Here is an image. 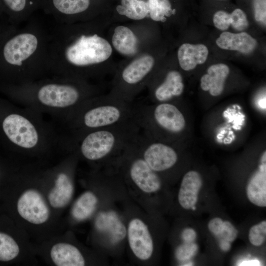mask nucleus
Instances as JSON below:
<instances>
[{
  "label": "nucleus",
  "mask_w": 266,
  "mask_h": 266,
  "mask_svg": "<svg viewBox=\"0 0 266 266\" xmlns=\"http://www.w3.org/2000/svg\"><path fill=\"white\" fill-rule=\"evenodd\" d=\"M96 18L73 24L54 22L49 29V75L91 82L110 69L107 62L113 49Z\"/></svg>",
  "instance_id": "nucleus-1"
},
{
  "label": "nucleus",
  "mask_w": 266,
  "mask_h": 266,
  "mask_svg": "<svg viewBox=\"0 0 266 266\" xmlns=\"http://www.w3.org/2000/svg\"><path fill=\"white\" fill-rule=\"evenodd\" d=\"M18 26L7 24L0 35V84H23L49 75V29L33 16Z\"/></svg>",
  "instance_id": "nucleus-2"
},
{
  "label": "nucleus",
  "mask_w": 266,
  "mask_h": 266,
  "mask_svg": "<svg viewBox=\"0 0 266 266\" xmlns=\"http://www.w3.org/2000/svg\"><path fill=\"white\" fill-rule=\"evenodd\" d=\"M0 93L15 103L49 115L54 121L100 95L99 88L91 82L54 75L20 84H0Z\"/></svg>",
  "instance_id": "nucleus-3"
},
{
  "label": "nucleus",
  "mask_w": 266,
  "mask_h": 266,
  "mask_svg": "<svg viewBox=\"0 0 266 266\" xmlns=\"http://www.w3.org/2000/svg\"><path fill=\"white\" fill-rule=\"evenodd\" d=\"M0 146L12 153L39 156L61 150L60 134L41 113L0 97Z\"/></svg>",
  "instance_id": "nucleus-4"
},
{
  "label": "nucleus",
  "mask_w": 266,
  "mask_h": 266,
  "mask_svg": "<svg viewBox=\"0 0 266 266\" xmlns=\"http://www.w3.org/2000/svg\"><path fill=\"white\" fill-rule=\"evenodd\" d=\"M135 106L109 93L85 100L54 122L67 135L113 126L135 119Z\"/></svg>",
  "instance_id": "nucleus-5"
},
{
  "label": "nucleus",
  "mask_w": 266,
  "mask_h": 266,
  "mask_svg": "<svg viewBox=\"0 0 266 266\" xmlns=\"http://www.w3.org/2000/svg\"><path fill=\"white\" fill-rule=\"evenodd\" d=\"M140 132L135 120L107 128L62 135L63 150L75 152L89 162L123 153Z\"/></svg>",
  "instance_id": "nucleus-6"
},
{
  "label": "nucleus",
  "mask_w": 266,
  "mask_h": 266,
  "mask_svg": "<svg viewBox=\"0 0 266 266\" xmlns=\"http://www.w3.org/2000/svg\"><path fill=\"white\" fill-rule=\"evenodd\" d=\"M155 64L150 54L140 53L116 71L109 94L124 101L133 102L147 85Z\"/></svg>",
  "instance_id": "nucleus-7"
},
{
  "label": "nucleus",
  "mask_w": 266,
  "mask_h": 266,
  "mask_svg": "<svg viewBox=\"0 0 266 266\" xmlns=\"http://www.w3.org/2000/svg\"><path fill=\"white\" fill-rule=\"evenodd\" d=\"M98 9V0H41L40 9L59 24L94 19Z\"/></svg>",
  "instance_id": "nucleus-8"
},
{
  "label": "nucleus",
  "mask_w": 266,
  "mask_h": 266,
  "mask_svg": "<svg viewBox=\"0 0 266 266\" xmlns=\"http://www.w3.org/2000/svg\"><path fill=\"white\" fill-rule=\"evenodd\" d=\"M133 142L142 158L156 172L171 168L177 162L178 155L173 147L140 131Z\"/></svg>",
  "instance_id": "nucleus-9"
},
{
  "label": "nucleus",
  "mask_w": 266,
  "mask_h": 266,
  "mask_svg": "<svg viewBox=\"0 0 266 266\" xmlns=\"http://www.w3.org/2000/svg\"><path fill=\"white\" fill-rule=\"evenodd\" d=\"M56 168L47 173L51 177L53 187L48 195V200L53 208L60 209L66 206L71 200L74 191L72 170L77 158L74 152Z\"/></svg>",
  "instance_id": "nucleus-10"
},
{
  "label": "nucleus",
  "mask_w": 266,
  "mask_h": 266,
  "mask_svg": "<svg viewBox=\"0 0 266 266\" xmlns=\"http://www.w3.org/2000/svg\"><path fill=\"white\" fill-rule=\"evenodd\" d=\"M133 141L123 152L129 161V176L132 181L144 192L151 193L157 192L161 187V178L157 172L153 170L140 156Z\"/></svg>",
  "instance_id": "nucleus-11"
},
{
  "label": "nucleus",
  "mask_w": 266,
  "mask_h": 266,
  "mask_svg": "<svg viewBox=\"0 0 266 266\" xmlns=\"http://www.w3.org/2000/svg\"><path fill=\"white\" fill-rule=\"evenodd\" d=\"M17 210L21 218L34 225L45 223L50 215V208L43 196L34 189H29L20 196Z\"/></svg>",
  "instance_id": "nucleus-12"
},
{
  "label": "nucleus",
  "mask_w": 266,
  "mask_h": 266,
  "mask_svg": "<svg viewBox=\"0 0 266 266\" xmlns=\"http://www.w3.org/2000/svg\"><path fill=\"white\" fill-rule=\"evenodd\" d=\"M128 237L131 250L141 260L149 259L153 251V242L147 226L140 219L135 218L129 223Z\"/></svg>",
  "instance_id": "nucleus-13"
},
{
  "label": "nucleus",
  "mask_w": 266,
  "mask_h": 266,
  "mask_svg": "<svg viewBox=\"0 0 266 266\" xmlns=\"http://www.w3.org/2000/svg\"><path fill=\"white\" fill-rule=\"evenodd\" d=\"M41 0H0V10L6 15L7 23L18 26L26 22L40 9Z\"/></svg>",
  "instance_id": "nucleus-14"
},
{
  "label": "nucleus",
  "mask_w": 266,
  "mask_h": 266,
  "mask_svg": "<svg viewBox=\"0 0 266 266\" xmlns=\"http://www.w3.org/2000/svg\"><path fill=\"white\" fill-rule=\"evenodd\" d=\"M148 86L151 98L159 103L169 102L180 96L184 87L182 75L176 70L168 71L160 84Z\"/></svg>",
  "instance_id": "nucleus-15"
},
{
  "label": "nucleus",
  "mask_w": 266,
  "mask_h": 266,
  "mask_svg": "<svg viewBox=\"0 0 266 266\" xmlns=\"http://www.w3.org/2000/svg\"><path fill=\"white\" fill-rule=\"evenodd\" d=\"M110 42L113 50L123 56L134 57L140 53L139 37L129 26L123 25L116 26Z\"/></svg>",
  "instance_id": "nucleus-16"
},
{
  "label": "nucleus",
  "mask_w": 266,
  "mask_h": 266,
  "mask_svg": "<svg viewBox=\"0 0 266 266\" xmlns=\"http://www.w3.org/2000/svg\"><path fill=\"white\" fill-rule=\"evenodd\" d=\"M216 43L221 49L237 51L244 54L253 52L257 46V41L246 32L233 33L224 32L217 38Z\"/></svg>",
  "instance_id": "nucleus-17"
},
{
  "label": "nucleus",
  "mask_w": 266,
  "mask_h": 266,
  "mask_svg": "<svg viewBox=\"0 0 266 266\" xmlns=\"http://www.w3.org/2000/svg\"><path fill=\"white\" fill-rule=\"evenodd\" d=\"M202 183L201 176L196 171L191 170L184 175L178 195L179 203L183 208L189 209L196 204Z\"/></svg>",
  "instance_id": "nucleus-18"
},
{
  "label": "nucleus",
  "mask_w": 266,
  "mask_h": 266,
  "mask_svg": "<svg viewBox=\"0 0 266 266\" xmlns=\"http://www.w3.org/2000/svg\"><path fill=\"white\" fill-rule=\"evenodd\" d=\"M95 225L97 229L109 237L112 243H116L124 238L126 229L118 215L114 211L100 212L97 216Z\"/></svg>",
  "instance_id": "nucleus-19"
},
{
  "label": "nucleus",
  "mask_w": 266,
  "mask_h": 266,
  "mask_svg": "<svg viewBox=\"0 0 266 266\" xmlns=\"http://www.w3.org/2000/svg\"><path fill=\"white\" fill-rule=\"evenodd\" d=\"M230 72L229 66L224 64L211 66L207 73L200 79V87L204 91H209L213 96H218L223 92L226 78Z\"/></svg>",
  "instance_id": "nucleus-20"
},
{
  "label": "nucleus",
  "mask_w": 266,
  "mask_h": 266,
  "mask_svg": "<svg viewBox=\"0 0 266 266\" xmlns=\"http://www.w3.org/2000/svg\"><path fill=\"white\" fill-rule=\"evenodd\" d=\"M208 55L207 47L202 44L184 43L177 51L179 64L182 69L189 71L198 65L204 63Z\"/></svg>",
  "instance_id": "nucleus-21"
},
{
  "label": "nucleus",
  "mask_w": 266,
  "mask_h": 266,
  "mask_svg": "<svg viewBox=\"0 0 266 266\" xmlns=\"http://www.w3.org/2000/svg\"><path fill=\"white\" fill-rule=\"evenodd\" d=\"M51 259L57 266H83L85 259L75 246L66 242L54 244L50 251Z\"/></svg>",
  "instance_id": "nucleus-22"
},
{
  "label": "nucleus",
  "mask_w": 266,
  "mask_h": 266,
  "mask_svg": "<svg viewBox=\"0 0 266 266\" xmlns=\"http://www.w3.org/2000/svg\"><path fill=\"white\" fill-rule=\"evenodd\" d=\"M247 198L254 204L266 206V165L262 163L259 169L250 179L246 188Z\"/></svg>",
  "instance_id": "nucleus-23"
},
{
  "label": "nucleus",
  "mask_w": 266,
  "mask_h": 266,
  "mask_svg": "<svg viewBox=\"0 0 266 266\" xmlns=\"http://www.w3.org/2000/svg\"><path fill=\"white\" fill-rule=\"evenodd\" d=\"M213 22L215 27L222 31L227 30L231 25L236 31H243L249 25L245 13L240 8L234 9L231 13L219 10L214 14Z\"/></svg>",
  "instance_id": "nucleus-24"
},
{
  "label": "nucleus",
  "mask_w": 266,
  "mask_h": 266,
  "mask_svg": "<svg viewBox=\"0 0 266 266\" xmlns=\"http://www.w3.org/2000/svg\"><path fill=\"white\" fill-rule=\"evenodd\" d=\"M116 8L117 13L133 20L141 21L149 17V5L144 0H121Z\"/></svg>",
  "instance_id": "nucleus-25"
},
{
  "label": "nucleus",
  "mask_w": 266,
  "mask_h": 266,
  "mask_svg": "<svg viewBox=\"0 0 266 266\" xmlns=\"http://www.w3.org/2000/svg\"><path fill=\"white\" fill-rule=\"evenodd\" d=\"M97 203L96 195L92 192H85L77 199L72 206L73 217L77 221L88 218L95 210Z\"/></svg>",
  "instance_id": "nucleus-26"
},
{
  "label": "nucleus",
  "mask_w": 266,
  "mask_h": 266,
  "mask_svg": "<svg viewBox=\"0 0 266 266\" xmlns=\"http://www.w3.org/2000/svg\"><path fill=\"white\" fill-rule=\"evenodd\" d=\"M149 5V18L156 22H165L173 13L168 0H147Z\"/></svg>",
  "instance_id": "nucleus-27"
},
{
  "label": "nucleus",
  "mask_w": 266,
  "mask_h": 266,
  "mask_svg": "<svg viewBox=\"0 0 266 266\" xmlns=\"http://www.w3.org/2000/svg\"><path fill=\"white\" fill-rule=\"evenodd\" d=\"M19 252V246L14 239L7 233L0 232V261L12 260Z\"/></svg>",
  "instance_id": "nucleus-28"
},
{
  "label": "nucleus",
  "mask_w": 266,
  "mask_h": 266,
  "mask_svg": "<svg viewBox=\"0 0 266 266\" xmlns=\"http://www.w3.org/2000/svg\"><path fill=\"white\" fill-rule=\"evenodd\" d=\"M248 237L250 243L256 246L262 245L266 238V221L253 226L249 232Z\"/></svg>",
  "instance_id": "nucleus-29"
},
{
  "label": "nucleus",
  "mask_w": 266,
  "mask_h": 266,
  "mask_svg": "<svg viewBox=\"0 0 266 266\" xmlns=\"http://www.w3.org/2000/svg\"><path fill=\"white\" fill-rule=\"evenodd\" d=\"M253 4L255 20L266 25V0H253Z\"/></svg>",
  "instance_id": "nucleus-30"
},
{
  "label": "nucleus",
  "mask_w": 266,
  "mask_h": 266,
  "mask_svg": "<svg viewBox=\"0 0 266 266\" xmlns=\"http://www.w3.org/2000/svg\"><path fill=\"white\" fill-rule=\"evenodd\" d=\"M237 231L229 221H224L222 231L218 237L221 240H225L229 242L233 241L237 237Z\"/></svg>",
  "instance_id": "nucleus-31"
},
{
  "label": "nucleus",
  "mask_w": 266,
  "mask_h": 266,
  "mask_svg": "<svg viewBox=\"0 0 266 266\" xmlns=\"http://www.w3.org/2000/svg\"><path fill=\"white\" fill-rule=\"evenodd\" d=\"M223 223L224 221L220 218H214L209 222L208 229L214 235L218 236L222 231Z\"/></svg>",
  "instance_id": "nucleus-32"
},
{
  "label": "nucleus",
  "mask_w": 266,
  "mask_h": 266,
  "mask_svg": "<svg viewBox=\"0 0 266 266\" xmlns=\"http://www.w3.org/2000/svg\"><path fill=\"white\" fill-rule=\"evenodd\" d=\"M260 262L257 260H248V261H243L242 263H240L239 266H260Z\"/></svg>",
  "instance_id": "nucleus-33"
},
{
  "label": "nucleus",
  "mask_w": 266,
  "mask_h": 266,
  "mask_svg": "<svg viewBox=\"0 0 266 266\" xmlns=\"http://www.w3.org/2000/svg\"><path fill=\"white\" fill-rule=\"evenodd\" d=\"M2 13L0 10V18L1 17V15H2ZM3 21H0V35L3 30V29L4 28L5 26L8 24V23L7 24H5L4 23L2 22Z\"/></svg>",
  "instance_id": "nucleus-34"
},
{
  "label": "nucleus",
  "mask_w": 266,
  "mask_h": 266,
  "mask_svg": "<svg viewBox=\"0 0 266 266\" xmlns=\"http://www.w3.org/2000/svg\"><path fill=\"white\" fill-rule=\"evenodd\" d=\"M2 164H0V178L2 176L3 173V169L4 167H3Z\"/></svg>",
  "instance_id": "nucleus-35"
}]
</instances>
